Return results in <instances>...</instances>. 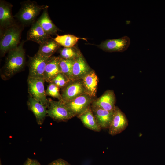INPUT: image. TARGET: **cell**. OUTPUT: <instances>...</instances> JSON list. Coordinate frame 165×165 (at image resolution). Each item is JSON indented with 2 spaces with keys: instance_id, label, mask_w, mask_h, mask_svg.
Segmentation results:
<instances>
[{
  "instance_id": "cell-1",
  "label": "cell",
  "mask_w": 165,
  "mask_h": 165,
  "mask_svg": "<svg viewBox=\"0 0 165 165\" xmlns=\"http://www.w3.org/2000/svg\"><path fill=\"white\" fill-rule=\"evenodd\" d=\"M25 41L22 40L16 47L8 53L1 75L3 80H7L23 70L26 64L25 53L24 48Z\"/></svg>"
},
{
  "instance_id": "cell-2",
  "label": "cell",
  "mask_w": 165,
  "mask_h": 165,
  "mask_svg": "<svg viewBox=\"0 0 165 165\" xmlns=\"http://www.w3.org/2000/svg\"><path fill=\"white\" fill-rule=\"evenodd\" d=\"M24 27L17 22L11 26L0 30L1 57L19 45Z\"/></svg>"
},
{
  "instance_id": "cell-3",
  "label": "cell",
  "mask_w": 165,
  "mask_h": 165,
  "mask_svg": "<svg viewBox=\"0 0 165 165\" xmlns=\"http://www.w3.org/2000/svg\"><path fill=\"white\" fill-rule=\"evenodd\" d=\"M48 6L39 5L35 1L27 0L21 3V7L14 16L18 22L24 27L32 24L40 12Z\"/></svg>"
},
{
  "instance_id": "cell-4",
  "label": "cell",
  "mask_w": 165,
  "mask_h": 165,
  "mask_svg": "<svg viewBox=\"0 0 165 165\" xmlns=\"http://www.w3.org/2000/svg\"><path fill=\"white\" fill-rule=\"evenodd\" d=\"M48 99L49 105L47 115L54 121L66 122L75 116L63 101H55L50 98Z\"/></svg>"
},
{
  "instance_id": "cell-5",
  "label": "cell",
  "mask_w": 165,
  "mask_h": 165,
  "mask_svg": "<svg viewBox=\"0 0 165 165\" xmlns=\"http://www.w3.org/2000/svg\"><path fill=\"white\" fill-rule=\"evenodd\" d=\"M45 81L43 78L28 77V91L29 96L47 108L49 103L44 89Z\"/></svg>"
},
{
  "instance_id": "cell-6",
  "label": "cell",
  "mask_w": 165,
  "mask_h": 165,
  "mask_svg": "<svg viewBox=\"0 0 165 165\" xmlns=\"http://www.w3.org/2000/svg\"><path fill=\"white\" fill-rule=\"evenodd\" d=\"M61 89V94L64 102L72 101L86 94L82 79L70 81Z\"/></svg>"
},
{
  "instance_id": "cell-7",
  "label": "cell",
  "mask_w": 165,
  "mask_h": 165,
  "mask_svg": "<svg viewBox=\"0 0 165 165\" xmlns=\"http://www.w3.org/2000/svg\"><path fill=\"white\" fill-rule=\"evenodd\" d=\"M128 125V121L125 113L117 106L113 111L112 122L108 128V133L114 136L124 131Z\"/></svg>"
},
{
  "instance_id": "cell-8",
  "label": "cell",
  "mask_w": 165,
  "mask_h": 165,
  "mask_svg": "<svg viewBox=\"0 0 165 165\" xmlns=\"http://www.w3.org/2000/svg\"><path fill=\"white\" fill-rule=\"evenodd\" d=\"M48 58L37 53L33 56L29 57L28 62L29 70L28 77L43 78L46 62Z\"/></svg>"
},
{
  "instance_id": "cell-9",
  "label": "cell",
  "mask_w": 165,
  "mask_h": 165,
  "mask_svg": "<svg viewBox=\"0 0 165 165\" xmlns=\"http://www.w3.org/2000/svg\"><path fill=\"white\" fill-rule=\"evenodd\" d=\"M94 101L93 97L85 94L72 101L64 102L75 116L80 114L88 108Z\"/></svg>"
},
{
  "instance_id": "cell-10",
  "label": "cell",
  "mask_w": 165,
  "mask_h": 165,
  "mask_svg": "<svg viewBox=\"0 0 165 165\" xmlns=\"http://www.w3.org/2000/svg\"><path fill=\"white\" fill-rule=\"evenodd\" d=\"M130 43V38L125 36L117 39H107L101 42L99 47L106 52H123L128 49Z\"/></svg>"
},
{
  "instance_id": "cell-11",
  "label": "cell",
  "mask_w": 165,
  "mask_h": 165,
  "mask_svg": "<svg viewBox=\"0 0 165 165\" xmlns=\"http://www.w3.org/2000/svg\"><path fill=\"white\" fill-rule=\"evenodd\" d=\"M13 5L4 0H0V30L15 24L17 21L12 15Z\"/></svg>"
},
{
  "instance_id": "cell-12",
  "label": "cell",
  "mask_w": 165,
  "mask_h": 165,
  "mask_svg": "<svg viewBox=\"0 0 165 165\" xmlns=\"http://www.w3.org/2000/svg\"><path fill=\"white\" fill-rule=\"evenodd\" d=\"M91 70L81 54L74 60L71 80L81 79Z\"/></svg>"
},
{
  "instance_id": "cell-13",
  "label": "cell",
  "mask_w": 165,
  "mask_h": 165,
  "mask_svg": "<svg viewBox=\"0 0 165 165\" xmlns=\"http://www.w3.org/2000/svg\"><path fill=\"white\" fill-rule=\"evenodd\" d=\"M47 35L37 21L33 23L27 32V39L28 40L32 41L39 45L51 38Z\"/></svg>"
},
{
  "instance_id": "cell-14",
  "label": "cell",
  "mask_w": 165,
  "mask_h": 165,
  "mask_svg": "<svg viewBox=\"0 0 165 165\" xmlns=\"http://www.w3.org/2000/svg\"><path fill=\"white\" fill-rule=\"evenodd\" d=\"M27 105L34 115L37 124L42 125L47 115V108L29 95Z\"/></svg>"
},
{
  "instance_id": "cell-15",
  "label": "cell",
  "mask_w": 165,
  "mask_h": 165,
  "mask_svg": "<svg viewBox=\"0 0 165 165\" xmlns=\"http://www.w3.org/2000/svg\"><path fill=\"white\" fill-rule=\"evenodd\" d=\"M92 112L101 129L109 128L112 121L113 111H108L91 104Z\"/></svg>"
},
{
  "instance_id": "cell-16",
  "label": "cell",
  "mask_w": 165,
  "mask_h": 165,
  "mask_svg": "<svg viewBox=\"0 0 165 165\" xmlns=\"http://www.w3.org/2000/svg\"><path fill=\"white\" fill-rule=\"evenodd\" d=\"M116 97L112 90H108L96 100L92 104L108 111H113L116 106Z\"/></svg>"
},
{
  "instance_id": "cell-17",
  "label": "cell",
  "mask_w": 165,
  "mask_h": 165,
  "mask_svg": "<svg viewBox=\"0 0 165 165\" xmlns=\"http://www.w3.org/2000/svg\"><path fill=\"white\" fill-rule=\"evenodd\" d=\"M60 57L52 56L47 61L43 78L47 82L50 83L58 74L61 73L59 67Z\"/></svg>"
},
{
  "instance_id": "cell-18",
  "label": "cell",
  "mask_w": 165,
  "mask_h": 165,
  "mask_svg": "<svg viewBox=\"0 0 165 165\" xmlns=\"http://www.w3.org/2000/svg\"><path fill=\"white\" fill-rule=\"evenodd\" d=\"M77 116L87 128L97 132H99L102 129L97 121L91 105Z\"/></svg>"
},
{
  "instance_id": "cell-19",
  "label": "cell",
  "mask_w": 165,
  "mask_h": 165,
  "mask_svg": "<svg viewBox=\"0 0 165 165\" xmlns=\"http://www.w3.org/2000/svg\"><path fill=\"white\" fill-rule=\"evenodd\" d=\"M86 93L90 97H95L98 79L94 70H91L82 79Z\"/></svg>"
},
{
  "instance_id": "cell-20",
  "label": "cell",
  "mask_w": 165,
  "mask_h": 165,
  "mask_svg": "<svg viewBox=\"0 0 165 165\" xmlns=\"http://www.w3.org/2000/svg\"><path fill=\"white\" fill-rule=\"evenodd\" d=\"M48 8L45 9L37 21L45 32L48 35H55L58 30L50 18L48 10Z\"/></svg>"
},
{
  "instance_id": "cell-21",
  "label": "cell",
  "mask_w": 165,
  "mask_h": 165,
  "mask_svg": "<svg viewBox=\"0 0 165 165\" xmlns=\"http://www.w3.org/2000/svg\"><path fill=\"white\" fill-rule=\"evenodd\" d=\"M60 45L51 38L40 45L37 53L49 58L52 56L60 47Z\"/></svg>"
},
{
  "instance_id": "cell-22",
  "label": "cell",
  "mask_w": 165,
  "mask_h": 165,
  "mask_svg": "<svg viewBox=\"0 0 165 165\" xmlns=\"http://www.w3.org/2000/svg\"><path fill=\"white\" fill-rule=\"evenodd\" d=\"M53 39L60 46L64 47H73L80 39L79 38L71 34L57 35Z\"/></svg>"
},
{
  "instance_id": "cell-23",
  "label": "cell",
  "mask_w": 165,
  "mask_h": 165,
  "mask_svg": "<svg viewBox=\"0 0 165 165\" xmlns=\"http://www.w3.org/2000/svg\"><path fill=\"white\" fill-rule=\"evenodd\" d=\"M74 61V60L66 59L60 57L59 62L61 73L64 74L70 80Z\"/></svg>"
},
{
  "instance_id": "cell-24",
  "label": "cell",
  "mask_w": 165,
  "mask_h": 165,
  "mask_svg": "<svg viewBox=\"0 0 165 165\" xmlns=\"http://www.w3.org/2000/svg\"><path fill=\"white\" fill-rule=\"evenodd\" d=\"M60 56L62 58L74 60L81 54L73 47H64L60 51Z\"/></svg>"
},
{
  "instance_id": "cell-25",
  "label": "cell",
  "mask_w": 165,
  "mask_h": 165,
  "mask_svg": "<svg viewBox=\"0 0 165 165\" xmlns=\"http://www.w3.org/2000/svg\"><path fill=\"white\" fill-rule=\"evenodd\" d=\"M60 88L54 83L50 82L46 90V95L51 96L57 99L59 101H63L60 92Z\"/></svg>"
},
{
  "instance_id": "cell-26",
  "label": "cell",
  "mask_w": 165,
  "mask_h": 165,
  "mask_svg": "<svg viewBox=\"0 0 165 165\" xmlns=\"http://www.w3.org/2000/svg\"><path fill=\"white\" fill-rule=\"evenodd\" d=\"M71 80L61 73L58 74L50 82L62 88L66 86Z\"/></svg>"
},
{
  "instance_id": "cell-27",
  "label": "cell",
  "mask_w": 165,
  "mask_h": 165,
  "mask_svg": "<svg viewBox=\"0 0 165 165\" xmlns=\"http://www.w3.org/2000/svg\"><path fill=\"white\" fill-rule=\"evenodd\" d=\"M48 165H71L64 160L59 158L56 159L49 164Z\"/></svg>"
},
{
  "instance_id": "cell-28",
  "label": "cell",
  "mask_w": 165,
  "mask_h": 165,
  "mask_svg": "<svg viewBox=\"0 0 165 165\" xmlns=\"http://www.w3.org/2000/svg\"><path fill=\"white\" fill-rule=\"evenodd\" d=\"M23 165H41L36 160L28 158Z\"/></svg>"
},
{
  "instance_id": "cell-29",
  "label": "cell",
  "mask_w": 165,
  "mask_h": 165,
  "mask_svg": "<svg viewBox=\"0 0 165 165\" xmlns=\"http://www.w3.org/2000/svg\"><path fill=\"white\" fill-rule=\"evenodd\" d=\"M0 165H2V164H1V162H0Z\"/></svg>"
}]
</instances>
